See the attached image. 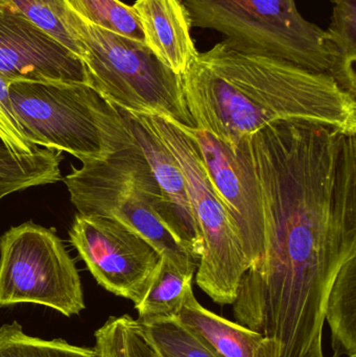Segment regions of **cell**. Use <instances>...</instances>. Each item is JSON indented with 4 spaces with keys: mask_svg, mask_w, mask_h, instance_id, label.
Listing matches in <instances>:
<instances>
[{
    "mask_svg": "<svg viewBox=\"0 0 356 357\" xmlns=\"http://www.w3.org/2000/svg\"><path fill=\"white\" fill-rule=\"evenodd\" d=\"M61 152L40 146L29 156L15 157L0 140V201L6 195L62 180Z\"/></svg>",
    "mask_w": 356,
    "mask_h": 357,
    "instance_id": "cell-17",
    "label": "cell"
},
{
    "mask_svg": "<svg viewBox=\"0 0 356 357\" xmlns=\"http://www.w3.org/2000/svg\"><path fill=\"white\" fill-rule=\"evenodd\" d=\"M334 1H336V0H334Z\"/></svg>",
    "mask_w": 356,
    "mask_h": 357,
    "instance_id": "cell-25",
    "label": "cell"
},
{
    "mask_svg": "<svg viewBox=\"0 0 356 357\" xmlns=\"http://www.w3.org/2000/svg\"><path fill=\"white\" fill-rule=\"evenodd\" d=\"M0 75L10 84L40 82L89 85L85 65L77 54L22 15L1 6Z\"/></svg>",
    "mask_w": 356,
    "mask_h": 357,
    "instance_id": "cell-11",
    "label": "cell"
},
{
    "mask_svg": "<svg viewBox=\"0 0 356 357\" xmlns=\"http://www.w3.org/2000/svg\"><path fill=\"white\" fill-rule=\"evenodd\" d=\"M0 6L22 15L82 60L81 42L66 0H0Z\"/></svg>",
    "mask_w": 356,
    "mask_h": 357,
    "instance_id": "cell-19",
    "label": "cell"
},
{
    "mask_svg": "<svg viewBox=\"0 0 356 357\" xmlns=\"http://www.w3.org/2000/svg\"><path fill=\"white\" fill-rule=\"evenodd\" d=\"M10 98L27 139L84 162L105 160L131 138L116 107L86 84L14 82Z\"/></svg>",
    "mask_w": 356,
    "mask_h": 357,
    "instance_id": "cell-4",
    "label": "cell"
},
{
    "mask_svg": "<svg viewBox=\"0 0 356 357\" xmlns=\"http://www.w3.org/2000/svg\"><path fill=\"white\" fill-rule=\"evenodd\" d=\"M62 180L79 214L117 220L146 239L160 255L196 272L199 258L132 140L105 160L84 161L79 169L72 167Z\"/></svg>",
    "mask_w": 356,
    "mask_h": 357,
    "instance_id": "cell-3",
    "label": "cell"
},
{
    "mask_svg": "<svg viewBox=\"0 0 356 357\" xmlns=\"http://www.w3.org/2000/svg\"><path fill=\"white\" fill-rule=\"evenodd\" d=\"M194 273L196 271L179 266L161 255L144 295L134 304L138 322L177 318L188 294L194 291Z\"/></svg>",
    "mask_w": 356,
    "mask_h": 357,
    "instance_id": "cell-15",
    "label": "cell"
},
{
    "mask_svg": "<svg viewBox=\"0 0 356 357\" xmlns=\"http://www.w3.org/2000/svg\"><path fill=\"white\" fill-rule=\"evenodd\" d=\"M89 85L121 110L196 128L182 79L157 60L146 44L90 24L72 10Z\"/></svg>",
    "mask_w": 356,
    "mask_h": 357,
    "instance_id": "cell-5",
    "label": "cell"
},
{
    "mask_svg": "<svg viewBox=\"0 0 356 357\" xmlns=\"http://www.w3.org/2000/svg\"><path fill=\"white\" fill-rule=\"evenodd\" d=\"M144 44L159 62L182 77L199 52L192 37V23L182 0H137Z\"/></svg>",
    "mask_w": 356,
    "mask_h": 357,
    "instance_id": "cell-13",
    "label": "cell"
},
{
    "mask_svg": "<svg viewBox=\"0 0 356 357\" xmlns=\"http://www.w3.org/2000/svg\"><path fill=\"white\" fill-rule=\"evenodd\" d=\"M98 357H156L137 319L110 317L94 333Z\"/></svg>",
    "mask_w": 356,
    "mask_h": 357,
    "instance_id": "cell-21",
    "label": "cell"
},
{
    "mask_svg": "<svg viewBox=\"0 0 356 357\" xmlns=\"http://www.w3.org/2000/svg\"><path fill=\"white\" fill-rule=\"evenodd\" d=\"M66 3L86 22L144 43L139 19L133 6L119 0H66Z\"/></svg>",
    "mask_w": 356,
    "mask_h": 357,
    "instance_id": "cell-23",
    "label": "cell"
},
{
    "mask_svg": "<svg viewBox=\"0 0 356 357\" xmlns=\"http://www.w3.org/2000/svg\"><path fill=\"white\" fill-rule=\"evenodd\" d=\"M118 110L134 146L148 163L163 197L177 215L192 251L200 260L203 239L192 213L185 178L179 165L142 115Z\"/></svg>",
    "mask_w": 356,
    "mask_h": 357,
    "instance_id": "cell-12",
    "label": "cell"
},
{
    "mask_svg": "<svg viewBox=\"0 0 356 357\" xmlns=\"http://www.w3.org/2000/svg\"><path fill=\"white\" fill-rule=\"evenodd\" d=\"M139 324L156 357H222L176 319Z\"/></svg>",
    "mask_w": 356,
    "mask_h": 357,
    "instance_id": "cell-20",
    "label": "cell"
},
{
    "mask_svg": "<svg viewBox=\"0 0 356 357\" xmlns=\"http://www.w3.org/2000/svg\"><path fill=\"white\" fill-rule=\"evenodd\" d=\"M69 234L100 287L134 304L139 301L161 257L146 239L112 218L79 213Z\"/></svg>",
    "mask_w": 356,
    "mask_h": 357,
    "instance_id": "cell-9",
    "label": "cell"
},
{
    "mask_svg": "<svg viewBox=\"0 0 356 357\" xmlns=\"http://www.w3.org/2000/svg\"><path fill=\"white\" fill-rule=\"evenodd\" d=\"M181 79L196 128L231 149L282 121L356 133L355 96L330 75L282 59L244 54L223 41L199 52Z\"/></svg>",
    "mask_w": 356,
    "mask_h": 357,
    "instance_id": "cell-2",
    "label": "cell"
},
{
    "mask_svg": "<svg viewBox=\"0 0 356 357\" xmlns=\"http://www.w3.org/2000/svg\"><path fill=\"white\" fill-rule=\"evenodd\" d=\"M0 140L15 157L29 156L40 146L27 139L19 125L10 98V83L0 75Z\"/></svg>",
    "mask_w": 356,
    "mask_h": 357,
    "instance_id": "cell-24",
    "label": "cell"
},
{
    "mask_svg": "<svg viewBox=\"0 0 356 357\" xmlns=\"http://www.w3.org/2000/svg\"><path fill=\"white\" fill-rule=\"evenodd\" d=\"M0 357H98V354L94 347H79L62 339L31 337L14 321L0 326Z\"/></svg>",
    "mask_w": 356,
    "mask_h": 357,
    "instance_id": "cell-22",
    "label": "cell"
},
{
    "mask_svg": "<svg viewBox=\"0 0 356 357\" xmlns=\"http://www.w3.org/2000/svg\"><path fill=\"white\" fill-rule=\"evenodd\" d=\"M23 303L68 318L86 308L79 271L62 241L33 222L0 237V308Z\"/></svg>",
    "mask_w": 356,
    "mask_h": 357,
    "instance_id": "cell-8",
    "label": "cell"
},
{
    "mask_svg": "<svg viewBox=\"0 0 356 357\" xmlns=\"http://www.w3.org/2000/svg\"><path fill=\"white\" fill-rule=\"evenodd\" d=\"M332 23L325 33L336 56L334 79L356 96V0H336Z\"/></svg>",
    "mask_w": 356,
    "mask_h": 357,
    "instance_id": "cell-18",
    "label": "cell"
},
{
    "mask_svg": "<svg viewBox=\"0 0 356 357\" xmlns=\"http://www.w3.org/2000/svg\"><path fill=\"white\" fill-rule=\"evenodd\" d=\"M176 320L222 357H281V347L275 340L210 312L196 300L194 291L188 294Z\"/></svg>",
    "mask_w": 356,
    "mask_h": 357,
    "instance_id": "cell-14",
    "label": "cell"
},
{
    "mask_svg": "<svg viewBox=\"0 0 356 357\" xmlns=\"http://www.w3.org/2000/svg\"><path fill=\"white\" fill-rule=\"evenodd\" d=\"M180 126L198 146L209 180L231 216L247 264L252 268L265 251V212L251 137L231 149L203 130Z\"/></svg>",
    "mask_w": 356,
    "mask_h": 357,
    "instance_id": "cell-10",
    "label": "cell"
},
{
    "mask_svg": "<svg viewBox=\"0 0 356 357\" xmlns=\"http://www.w3.org/2000/svg\"><path fill=\"white\" fill-rule=\"evenodd\" d=\"M334 357H356V258L336 276L325 307Z\"/></svg>",
    "mask_w": 356,
    "mask_h": 357,
    "instance_id": "cell-16",
    "label": "cell"
},
{
    "mask_svg": "<svg viewBox=\"0 0 356 357\" xmlns=\"http://www.w3.org/2000/svg\"><path fill=\"white\" fill-rule=\"evenodd\" d=\"M265 212V251L233 302L235 322L275 340L281 357H325L330 289L356 258V137L307 121L250 138Z\"/></svg>",
    "mask_w": 356,
    "mask_h": 357,
    "instance_id": "cell-1",
    "label": "cell"
},
{
    "mask_svg": "<svg viewBox=\"0 0 356 357\" xmlns=\"http://www.w3.org/2000/svg\"><path fill=\"white\" fill-rule=\"evenodd\" d=\"M175 157L184 178L203 239L196 284L219 305H232L249 270L231 216L215 192L198 146L175 121L142 115Z\"/></svg>",
    "mask_w": 356,
    "mask_h": 357,
    "instance_id": "cell-7",
    "label": "cell"
},
{
    "mask_svg": "<svg viewBox=\"0 0 356 357\" xmlns=\"http://www.w3.org/2000/svg\"><path fill=\"white\" fill-rule=\"evenodd\" d=\"M192 27L213 29L238 52L282 59L334 77L336 56L325 31L296 0H182Z\"/></svg>",
    "mask_w": 356,
    "mask_h": 357,
    "instance_id": "cell-6",
    "label": "cell"
}]
</instances>
